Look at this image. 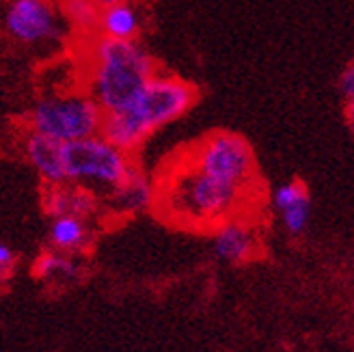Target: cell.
<instances>
[{"label":"cell","mask_w":354,"mask_h":352,"mask_svg":"<svg viewBox=\"0 0 354 352\" xmlns=\"http://www.w3.org/2000/svg\"><path fill=\"white\" fill-rule=\"evenodd\" d=\"M249 192L209 178L184 158L173 165L162 182H156L153 207L171 225L212 232L221 223L238 216Z\"/></svg>","instance_id":"cell-1"},{"label":"cell","mask_w":354,"mask_h":352,"mask_svg":"<svg viewBox=\"0 0 354 352\" xmlns=\"http://www.w3.org/2000/svg\"><path fill=\"white\" fill-rule=\"evenodd\" d=\"M194 84L171 74H156L126 109L104 115L100 134L132 156L153 132L182 119L194 106Z\"/></svg>","instance_id":"cell-2"},{"label":"cell","mask_w":354,"mask_h":352,"mask_svg":"<svg viewBox=\"0 0 354 352\" xmlns=\"http://www.w3.org/2000/svg\"><path fill=\"white\" fill-rule=\"evenodd\" d=\"M158 74L156 61L140 41L95 37L88 48V95L104 115L117 113Z\"/></svg>","instance_id":"cell-3"},{"label":"cell","mask_w":354,"mask_h":352,"mask_svg":"<svg viewBox=\"0 0 354 352\" xmlns=\"http://www.w3.org/2000/svg\"><path fill=\"white\" fill-rule=\"evenodd\" d=\"M102 121V109L86 91L50 93L30 106L26 130L55 138L59 143H74L100 134Z\"/></svg>","instance_id":"cell-4"},{"label":"cell","mask_w":354,"mask_h":352,"mask_svg":"<svg viewBox=\"0 0 354 352\" xmlns=\"http://www.w3.org/2000/svg\"><path fill=\"white\" fill-rule=\"evenodd\" d=\"M132 163L130 154L115 147L102 134L63 143L65 182L84 186L100 197H104L128 173Z\"/></svg>","instance_id":"cell-5"},{"label":"cell","mask_w":354,"mask_h":352,"mask_svg":"<svg viewBox=\"0 0 354 352\" xmlns=\"http://www.w3.org/2000/svg\"><path fill=\"white\" fill-rule=\"evenodd\" d=\"M186 160L205 175L238 188L251 190L255 184V154L249 140L234 132L205 136L186 156Z\"/></svg>","instance_id":"cell-6"},{"label":"cell","mask_w":354,"mask_h":352,"mask_svg":"<svg viewBox=\"0 0 354 352\" xmlns=\"http://www.w3.org/2000/svg\"><path fill=\"white\" fill-rule=\"evenodd\" d=\"M3 26L9 37L22 46L59 44L69 30L57 0H9Z\"/></svg>","instance_id":"cell-7"},{"label":"cell","mask_w":354,"mask_h":352,"mask_svg":"<svg viewBox=\"0 0 354 352\" xmlns=\"http://www.w3.org/2000/svg\"><path fill=\"white\" fill-rule=\"evenodd\" d=\"M156 201V182L136 163L102 197V219H132L147 212Z\"/></svg>","instance_id":"cell-8"},{"label":"cell","mask_w":354,"mask_h":352,"mask_svg":"<svg viewBox=\"0 0 354 352\" xmlns=\"http://www.w3.org/2000/svg\"><path fill=\"white\" fill-rule=\"evenodd\" d=\"M41 207L48 219L55 216H78L86 221L102 219V197L84 186L65 182L55 186H44Z\"/></svg>","instance_id":"cell-9"},{"label":"cell","mask_w":354,"mask_h":352,"mask_svg":"<svg viewBox=\"0 0 354 352\" xmlns=\"http://www.w3.org/2000/svg\"><path fill=\"white\" fill-rule=\"evenodd\" d=\"M212 251L225 263H246L259 251L257 234L246 221L234 216L212 230Z\"/></svg>","instance_id":"cell-10"},{"label":"cell","mask_w":354,"mask_h":352,"mask_svg":"<svg viewBox=\"0 0 354 352\" xmlns=\"http://www.w3.org/2000/svg\"><path fill=\"white\" fill-rule=\"evenodd\" d=\"M22 154L30 169L37 173L44 186L65 184V167H63V143L44 134L26 130L22 138Z\"/></svg>","instance_id":"cell-11"},{"label":"cell","mask_w":354,"mask_h":352,"mask_svg":"<svg viewBox=\"0 0 354 352\" xmlns=\"http://www.w3.org/2000/svg\"><path fill=\"white\" fill-rule=\"evenodd\" d=\"M95 236V221H86L78 216H55L48 223V246L52 251L80 257L93 246Z\"/></svg>","instance_id":"cell-12"},{"label":"cell","mask_w":354,"mask_h":352,"mask_svg":"<svg viewBox=\"0 0 354 352\" xmlns=\"http://www.w3.org/2000/svg\"><path fill=\"white\" fill-rule=\"evenodd\" d=\"M272 207L281 216L283 227L292 234L298 236L307 230L309 219H311V199L309 190L300 180H292L286 184H279L272 190Z\"/></svg>","instance_id":"cell-13"},{"label":"cell","mask_w":354,"mask_h":352,"mask_svg":"<svg viewBox=\"0 0 354 352\" xmlns=\"http://www.w3.org/2000/svg\"><path fill=\"white\" fill-rule=\"evenodd\" d=\"M140 30H143V13L132 0H119L111 7L100 9L97 37L115 41H138Z\"/></svg>","instance_id":"cell-14"},{"label":"cell","mask_w":354,"mask_h":352,"mask_svg":"<svg viewBox=\"0 0 354 352\" xmlns=\"http://www.w3.org/2000/svg\"><path fill=\"white\" fill-rule=\"evenodd\" d=\"M30 272L44 284H74L82 275V263L76 255L46 249L32 261Z\"/></svg>","instance_id":"cell-15"},{"label":"cell","mask_w":354,"mask_h":352,"mask_svg":"<svg viewBox=\"0 0 354 352\" xmlns=\"http://www.w3.org/2000/svg\"><path fill=\"white\" fill-rule=\"evenodd\" d=\"M59 11L69 30L78 35H97V20H100V7L93 0H57Z\"/></svg>","instance_id":"cell-16"},{"label":"cell","mask_w":354,"mask_h":352,"mask_svg":"<svg viewBox=\"0 0 354 352\" xmlns=\"http://www.w3.org/2000/svg\"><path fill=\"white\" fill-rule=\"evenodd\" d=\"M15 263H17L15 251L7 242H0V284H5V281L13 275Z\"/></svg>","instance_id":"cell-17"},{"label":"cell","mask_w":354,"mask_h":352,"mask_svg":"<svg viewBox=\"0 0 354 352\" xmlns=\"http://www.w3.org/2000/svg\"><path fill=\"white\" fill-rule=\"evenodd\" d=\"M339 91H342L346 104L354 102V63L348 65L342 72V76H339Z\"/></svg>","instance_id":"cell-18"},{"label":"cell","mask_w":354,"mask_h":352,"mask_svg":"<svg viewBox=\"0 0 354 352\" xmlns=\"http://www.w3.org/2000/svg\"><path fill=\"white\" fill-rule=\"evenodd\" d=\"M346 119H348V126L354 132V102L346 104Z\"/></svg>","instance_id":"cell-19"}]
</instances>
